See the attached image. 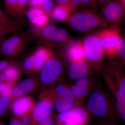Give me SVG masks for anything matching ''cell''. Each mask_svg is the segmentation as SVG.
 <instances>
[{"mask_svg":"<svg viewBox=\"0 0 125 125\" xmlns=\"http://www.w3.org/2000/svg\"><path fill=\"white\" fill-rule=\"evenodd\" d=\"M87 106L91 113L96 116L102 117L107 113L108 104L104 94L100 91H96L90 96Z\"/></svg>","mask_w":125,"mask_h":125,"instance_id":"7","label":"cell"},{"mask_svg":"<svg viewBox=\"0 0 125 125\" xmlns=\"http://www.w3.org/2000/svg\"><path fill=\"white\" fill-rule=\"evenodd\" d=\"M121 2H122V3L125 5V0H120Z\"/></svg>","mask_w":125,"mask_h":125,"instance_id":"40","label":"cell"},{"mask_svg":"<svg viewBox=\"0 0 125 125\" xmlns=\"http://www.w3.org/2000/svg\"><path fill=\"white\" fill-rule=\"evenodd\" d=\"M34 86V82L32 80L25 79L21 81L15 87L13 94L16 97H20L31 92Z\"/></svg>","mask_w":125,"mask_h":125,"instance_id":"20","label":"cell"},{"mask_svg":"<svg viewBox=\"0 0 125 125\" xmlns=\"http://www.w3.org/2000/svg\"><path fill=\"white\" fill-rule=\"evenodd\" d=\"M13 89L12 83H7L6 84L5 88L0 94V96L1 97H9L13 94Z\"/></svg>","mask_w":125,"mask_h":125,"instance_id":"29","label":"cell"},{"mask_svg":"<svg viewBox=\"0 0 125 125\" xmlns=\"http://www.w3.org/2000/svg\"><path fill=\"white\" fill-rule=\"evenodd\" d=\"M106 75L125 97V71L120 64L116 62H112Z\"/></svg>","mask_w":125,"mask_h":125,"instance_id":"10","label":"cell"},{"mask_svg":"<svg viewBox=\"0 0 125 125\" xmlns=\"http://www.w3.org/2000/svg\"><path fill=\"white\" fill-rule=\"evenodd\" d=\"M0 125H2V124H0Z\"/></svg>","mask_w":125,"mask_h":125,"instance_id":"42","label":"cell"},{"mask_svg":"<svg viewBox=\"0 0 125 125\" xmlns=\"http://www.w3.org/2000/svg\"><path fill=\"white\" fill-rule=\"evenodd\" d=\"M102 12L105 19L117 26L125 18V6L120 0H109L104 5Z\"/></svg>","mask_w":125,"mask_h":125,"instance_id":"4","label":"cell"},{"mask_svg":"<svg viewBox=\"0 0 125 125\" xmlns=\"http://www.w3.org/2000/svg\"><path fill=\"white\" fill-rule=\"evenodd\" d=\"M36 125H54L53 121L49 116L46 117L43 120L37 124Z\"/></svg>","mask_w":125,"mask_h":125,"instance_id":"31","label":"cell"},{"mask_svg":"<svg viewBox=\"0 0 125 125\" xmlns=\"http://www.w3.org/2000/svg\"><path fill=\"white\" fill-rule=\"evenodd\" d=\"M44 63L33 55L30 56L25 59L23 66L26 71L30 72H37L41 70Z\"/></svg>","mask_w":125,"mask_h":125,"instance_id":"22","label":"cell"},{"mask_svg":"<svg viewBox=\"0 0 125 125\" xmlns=\"http://www.w3.org/2000/svg\"><path fill=\"white\" fill-rule=\"evenodd\" d=\"M6 86V84L3 83H0V94L3 90L5 89Z\"/></svg>","mask_w":125,"mask_h":125,"instance_id":"37","label":"cell"},{"mask_svg":"<svg viewBox=\"0 0 125 125\" xmlns=\"http://www.w3.org/2000/svg\"><path fill=\"white\" fill-rule=\"evenodd\" d=\"M69 125V124H66V125Z\"/></svg>","mask_w":125,"mask_h":125,"instance_id":"41","label":"cell"},{"mask_svg":"<svg viewBox=\"0 0 125 125\" xmlns=\"http://www.w3.org/2000/svg\"><path fill=\"white\" fill-rule=\"evenodd\" d=\"M10 61L9 60L0 61V72L3 71L10 64Z\"/></svg>","mask_w":125,"mask_h":125,"instance_id":"32","label":"cell"},{"mask_svg":"<svg viewBox=\"0 0 125 125\" xmlns=\"http://www.w3.org/2000/svg\"><path fill=\"white\" fill-rule=\"evenodd\" d=\"M0 25L4 27L12 34L18 32L22 28V24L8 16L0 8Z\"/></svg>","mask_w":125,"mask_h":125,"instance_id":"19","label":"cell"},{"mask_svg":"<svg viewBox=\"0 0 125 125\" xmlns=\"http://www.w3.org/2000/svg\"><path fill=\"white\" fill-rule=\"evenodd\" d=\"M30 34L42 45L50 48L64 44L69 38L66 30L49 24L42 28L31 25Z\"/></svg>","mask_w":125,"mask_h":125,"instance_id":"1","label":"cell"},{"mask_svg":"<svg viewBox=\"0 0 125 125\" xmlns=\"http://www.w3.org/2000/svg\"><path fill=\"white\" fill-rule=\"evenodd\" d=\"M68 53L70 58L74 62H80L85 58V55L84 47L79 44L72 45L69 48Z\"/></svg>","mask_w":125,"mask_h":125,"instance_id":"23","label":"cell"},{"mask_svg":"<svg viewBox=\"0 0 125 125\" xmlns=\"http://www.w3.org/2000/svg\"><path fill=\"white\" fill-rule=\"evenodd\" d=\"M109 0H95V1L100 4L104 5Z\"/></svg>","mask_w":125,"mask_h":125,"instance_id":"38","label":"cell"},{"mask_svg":"<svg viewBox=\"0 0 125 125\" xmlns=\"http://www.w3.org/2000/svg\"><path fill=\"white\" fill-rule=\"evenodd\" d=\"M87 114L82 108L75 107L58 115V118L61 121L70 125H78L83 123L87 119Z\"/></svg>","mask_w":125,"mask_h":125,"instance_id":"11","label":"cell"},{"mask_svg":"<svg viewBox=\"0 0 125 125\" xmlns=\"http://www.w3.org/2000/svg\"><path fill=\"white\" fill-rule=\"evenodd\" d=\"M57 98L55 103L57 111L60 113L71 109L74 103V98L70 90L62 84H58L55 89Z\"/></svg>","mask_w":125,"mask_h":125,"instance_id":"8","label":"cell"},{"mask_svg":"<svg viewBox=\"0 0 125 125\" xmlns=\"http://www.w3.org/2000/svg\"><path fill=\"white\" fill-rule=\"evenodd\" d=\"M105 78L107 84L114 96L117 111L125 122V97L117 88L108 77L106 76Z\"/></svg>","mask_w":125,"mask_h":125,"instance_id":"15","label":"cell"},{"mask_svg":"<svg viewBox=\"0 0 125 125\" xmlns=\"http://www.w3.org/2000/svg\"><path fill=\"white\" fill-rule=\"evenodd\" d=\"M89 73L87 65L84 63L76 62L71 65L67 69V74L72 79H78L85 78Z\"/></svg>","mask_w":125,"mask_h":125,"instance_id":"18","label":"cell"},{"mask_svg":"<svg viewBox=\"0 0 125 125\" xmlns=\"http://www.w3.org/2000/svg\"><path fill=\"white\" fill-rule=\"evenodd\" d=\"M26 17L30 23L31 26L42 28L49 24V15L41 9L31 8L27 9Z\"/></svg>","mask_w":125,"mask_h":125,"instance_id":"13","label":"cell"},{"mask_svg":"<svg viewBox=\"0 0 125 125\" xmlns=\"http://www.w3.org/2000/svg\"><path fill=\"white\" fill-rule=\"evenodd\" d=\"M10 125H25L20 118H14L11 120Z\"/></svg>","mask_w":125,"mask_h":125,"instance_id":"33","label":"cell"},{"mask_svg":"<svg viewBox=\"0 0 125 125\" xmlns=\"http://www.w3.org/2000/svg\"></svg>","mask_w":125,"mask_h":125,"instance_id":"44","label":"cell"},{"mask_svg":"<svg viewBox=\"0 0 125 125\" xmlns=\"http://www.w3.org/2000/svg\"><path fill=\"white\" fill-rule=\"evenodd\" d=\"M70 2L74 7L81 5V0H70Z\"/></svg>","mask_w":125,"mask_h":125,"instance_id":"35","label":"cell"},{"mask_svg":"<svg viewBox=\"0 0 125 125\" xmlns=\"http://www.w3.org/2000/svg\"><path fill=\"white\" fill-rule=\"evenodd\" d=\"M62 67L58 60L52 58L47 61L41 70L40 79L45 84L53 83L62 73Z\"/></svg>","mask_w":125,"mask_h":125,"instance_id":"6","label":"cell"},{"mask_svg":"<svg viewBox=\"0 0 125 125\" xmlns=\"http://www.w3.org/2000/svg\"><path fill=\"white\" fill-rule=\"evenodd\" d=\"M32 104V100L29 97L20 98L14 103L12 106V112L16 116H22L29 113Z\"/></svg>","mask_w":125,"mask_h":125,"instance_id":"17","label":"cell"},{"mask_svg":"<svg viewBox=\"0 0 125 125\" xmlns=\"http://www.w3.org/2000/svg\"><path fill=\"white\" fill-rule=\"evenodd\" d=\"M19 69L16 65L10 64L3 71L2 73L4 75L5 80L8 83H12L19 75Z\"/></svg>","mask_w":125,"mask_h":125,"instance_id":"26","label":"cell"},{"mask_svg":"<svg viewBox=\"0 0 125 125\" xmlns=\"http://www.w3.org/2000/svg\"><path fill=\"white\" fill-rule=\"evenodd\" d=\"M28 5L30 7L41 9L48 15L55 6L52 0H29Z\"/></svg>","mask_w":125,"mask_h":125,"instance_id":"24","label":"cell"},{"mask_svg":"<svg viewBox=\"0 0 125 125\" xmlns=\"http://www.w3.org/2000/svg\"><path fill=\"white\" fill-rule=\"evenodd\" d=\"M84 49L85 56L90 61H99L102 57V46L99 38L95 35H90L85 39Z\"/></svg>","mask_w":125,"mask_h":125,"instance_id":"9","label":"cell"},{"mask_svg":"<svg viewBox=\"0 0 125 125\" xmlns=\"http://www.w3.org/2000/svg\"><path fill=\"white\" fill-rule=\"evenodd\" d=\"M95 0H81V5L84 6L88 5L93 3Z\"/></svg>","mask_w":125,"mask_h":125,"instance_id":"36","label":"cell"},{"mask_svg":"<svg viewBox=\"0 0 125 125\" xmlns=\"http://www.w3.org/2000/svg\"><path fill=\"white\" fill-rule=\"evenodd\" d=\"M52 109V104L49 100L43 99L40 101L34 108L31 114L32 123L31 125H36L49 116Z\"/></svg>","mask_w":125,"mask_h":125,"instance_id":"14","label":"cell"},{"mask_svg":"<svg viewBox=\"0 0 125 125\" xmlns=\"http://www.w3.org/2000/svg\"><path fill=\"white\" fill-rule=\"evenodd\" d=\"M117 53L125 62V39L120 38L117 47Z\"/></svg>","mask_w":125,"mask_h":125,"instance_id":"27","label":"cell"},{"mask_svg":"<svg viewBox=\"0 0 125 125\" xmlns=\"http://www.w3.org/2000/svg\"></svg>","mask_w":125,"mask_h":125,"instance_id":"43","label":"cell"},{"mask_svg":"<svg viewBox=\"0 0 125 125\" xmlns=\"http://www.w3.org/2000/svg\"><path fill=\"white\" fill-rule=\"evenodd\" d=\"M12 34H13L7 29L0 25V41L5 38L7 35Z\"/></svg>","mask_w":125,"mask_h":125,"instance_id":"30","label":"cell"},{"mask_svg":"<svg viewBox=\"0 0 125 125\" xmlns=\"http://www.w3.org/2000/svg\"><path fill=\"white\" fill-rule=\"evenodd\" d=\"M71 27L77 31L83 32L98 26L99 20L94 14L90 11L78 12L69 19Z\"/></svg>","mask_w":125,"mask_h":125,"instance_id":"3","label":"cell"},{"mask_svg":"<svg viewBox=\"0 0 125 125\" xmlns=\"http://www.w3.org/2000/svg\"><path fill=\"white\" fill-rule=\"evenodd\" d=\"M88 83V81L86 78L77 79L75 84L70 89L74 97L78 98L87 95L88 92L87 88Z\"/></svg>","mask_w":125,"mask_h":125,"instance_id":"21","label":"cell"},{"mask_svg":"<svg viewBox=\"0 0 125 125\" xmlns=\"http://www.w3.org/2000/svg\"><path fill=\"white\" fill-rule=\"evenodd\" d=\"M74 7L71 5L58 4L55 6L50 14L49 17L61 22H64L69 19L70 14Z\"/></svg>","mask_w":125,"mask_h":125,"instance_id":"16","label":"cell"},{"mask_svg":"<svg viewBox=\"0 0 125 125\" xmlns=\"http://www.w3.org/2000/svg\"><path fill=\"white\" fill-rule=\"evenodd\" d=\"M33 55L45 63L47 61L52 58L53 53L51 48L42 45L36 48Z\"/></svg>","mask_w":125,"mask_h":125,"instance_id":"25","label":"cell"},{"mask_svg":"<svg viewBox=\"0 0 125 125\" xmlns=\"http://www.w3.org/2000/svg\"><path fill=\"white\" fill-rule=\"evenodd\" d=\"M120 39L117 31L110 30L103 32L99 39L103 48L108 53L114 54L117 52V47Z\"/></svg>","mask_w":125,"mask_h":125,"instance_id":"12","label":"cell"},{"mask_svg":"<svg viewBox=\"0 0 125 125\" xmlns=\"http://www.w3.org/2000/svg\"><path fill=\"white\" fill-rule=\"evenodd\" d=\"M58 4L63 5H71L70 0H54Z\"/></svg>","mask_w":125,"mask_h":125,"instance_id":"34","label":"cell"},{"mask_svg":"<svg viewBox=\"0 0 125 125\" xmlns=\"http://www.w3.org/2000/svg\"><path fill=\"white\" fill-rule=\"evenodd\" d=\"M5 80V77L3 73H0V83H2Z\"/></svg>","mask_w":125,"mask_h":125,"instance_id":"39","label":"cell"},{"mask_svg":"<svg viewBox=\"0 0 125 125\" xmlns=\"http://www.w3.org/2000/svg\"><path fill=\"white\" fill-rule=\"evenodd\" d=\"M30 37L29 33L19 32L2 39L0 41V54L8 57L18 55L26 49Z\"/></svg>","mask_w":125,"mask_h":125,"instance_id":"2","label":"cell"},{"mask_svg":"<svg viewBox=\"0 0 125 125\" xmlns=\"http://www.w3.org/2000/svg\"><path fill=\"white\" fill-rule=\"evenodd\" d=\"M29 0H4L5 13L21 24L25 21Z\"/></svg>","mask_w":125,"mask_h":125,"instance_id":"5","label":"cell"},{"mask_svg":"<svg viewBox=\"0 0 125 125\" xmlns=\"http://www.w3.org/2000/svg\"><path fill=\"white\" fill-rule=\"evenodd\" d=\"M10 103V98L8 97L0 98V116L5 112Z\"/></svg>","mask_w":125,"mask_h":125,"instance_id":"28","label":"cell"}]
</instances>
